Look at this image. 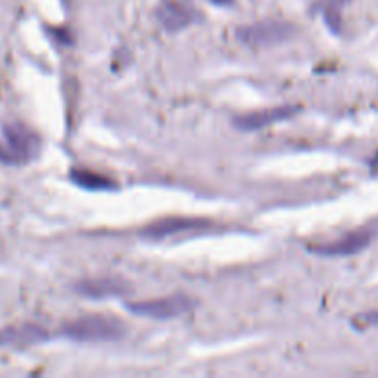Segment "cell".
<instances>
[{
	"label": "cell",
	"instance_id": "3",
	"mask_svg": "<svg viewBox=\"0 0 378 378\" xmlns=\"http://www.w3.org/2000/svg\"><path fill=\"white\" fill-rule=\"evenodd\" d=\"M295 35V26L285 21H262L249 24L236 32V38L251 47H275Z\"/></svg>",
	"mask_w": 378,
	"mask_h": 378
},
{
	"label": "cell",
	"instance_id": "10",
	"mask_svg": "<svg viewBox=\"0 0 378 378\" xmlns=\"http://www.w3.org/2000/svg\"><path fill=\"white\" fill-rule=\"evenodd\" d=\"M78 292L87 297H109V295H120L126 292V285H122L120 280L113 279H100V280H85L78 285Z\"/></svg>",
	"mask_w": 378,
	"mask_h": 378
},
{
	"label": "cell",
	"instance_id": "1",
	"mask_svg": "<svg viewBox=\"0 0 378 378\" xmlns=\"http://www.w3.org/2000/svg\"><path fill=\"white\" fill-rule=\"evenodd\" d=\"M63 334L76 341H115L124 338L126 325L117 318L93 314L67 323Z\"/></svg>",
	"mask_w": 378,
	"mask_h": 378
},
{
	"label": "cell",
	"instance_id": "9",
	"mask_svg": "<svg viewBox=\"0 0 378 378\" xmlns=\"http://www.w3.org/2000/svg\"><path fill=\"white\" fill-rule=\"evenodd\" d=\"M159 19L168 32H179V30L187 28L188 24H192V21L196 19V15L187 6L170 2L159 10Z\"/></svg>",
	"mask_w": 378,
	"mask_h": 378
},
{
	"label": "cell",
	"instance_id": "6",
	"mask_svg": "<svg viewBox=\"0 0 378 378\" xmlns=\"http://www.w3.org/2000/svg\"><path fill=\"white\" fill-rule=\"evenodd\" d=\"M297 105H280V108L264 109V111L251 113V115H244V117L234 118V126L242 131H257L262 127H268L275 122H282L286 118L297 115Z\"/></svg>",
	"mask_w": 378,
	"mask_h": 378
},
{
	"label": "cell",
	"instance_id": "12",
	"mask_svg": "<svg viewBox=\"0 0 378 378\" xmlns=\"http://www.w3.org/2000/svg\"><path fill=\"white\" fill-rule=\"evenodd\" d=\"M350 0H325V21L334 32L340 30V11Z\"/></svg>",
	"mask_w": 378,
	"mask_h": 378
},
{
	"label": "cell",
	"instance_id": "2",
	"mask_svg": "<svg viewBox=\"0 0 378 378\" xmlns=\"http://www.w3.org/2000/svg\"><path fill=\"white\" fill-rule=\"evenodd\" d=\"M41 149V139L23 124L4 126V144H0V163L24 164L35 159Z\"/></svg>",
	"mask_w": 378,
	"mask_h": 378
},
{
	"label": "cell",
	"instance_id": "8",
	"mask_svg": "<svg viewBox=\"0 0 378 378\" xmlns=\"http://www.w3.org/2000/svg\"><path fill=\"white\" fill-rule=\"evenodd\" d=\"M47 340V331L38 325L0 328V347H30Z\"/></svg>",
	"mask_w": 378,
	"mask_h": 378
},
{
	"label": "cell",
	"instance_id": "11",
	"mask_svg": "<svg viewBox=\"0 0 378 378\" xmlns=\"http://www.w3.org/2000/svg\"><path fill=\"white\" fill-rule=\"evenodd\" d=\"M70 178L76 185H80L89 190H105V188H113V181L109 178H103L100 173H94L91 170H72Z\"/></svg>",
	"mask_w": 378,
	"mask_h": 378
},
{
	"label": "cell",
	"instance_id": "4",
	"mask_svg": "<svg viewBox=\"0 0 378 378\" xmlns=\"http://www.w3.org/2000/svg\"><path fill=\"white\" fill-rule=\"evenodd\" d=\"M192 309V299L183 294L170 295V297L149 299V301H139L130 303L127 310L137 316H144L151 319H172L179 318Z\"/></svg>",
	"mask_w": 378,
	"mask_h": 378
},
{
	"label": "cell",
	"instance_id": "5",
	"mask_svg": "<svg viewBox=\"0 0 378 378\" xmlns=\"http://www.w3.org/2000/svg\"><path fill=\"white\" fill-rule=\"evenodd\" d=\"M209 222L205 219H197V218H179V216H173V218H164L159 219V222H154L149 224L142 234L146 239H154V240H161L166 239V236H172V234H179V233H187V231H197V229H205L209 227Z\"/></svg>",
	"mask_w": 378,
	"mask_h": 378
},
{
	"label": "cell",
	"instance_id": "7",
	"mask_svg": "<svg viewBox=\"0 0 378 378\" xmlns=\"http://www.w3.org/2000/svg\"><path fill=\"white\" fill-rule=\"evenodd\" d=\"M371 239H373V234L369 231H358V233L345 234L343 239L336 240V242L321 244L318 248H312V251L323 255V257H349V255L364 251L371 244Z\"/></svg>",
	"mask_w": 378,
	"mask_h": 378
}]
</instances>
